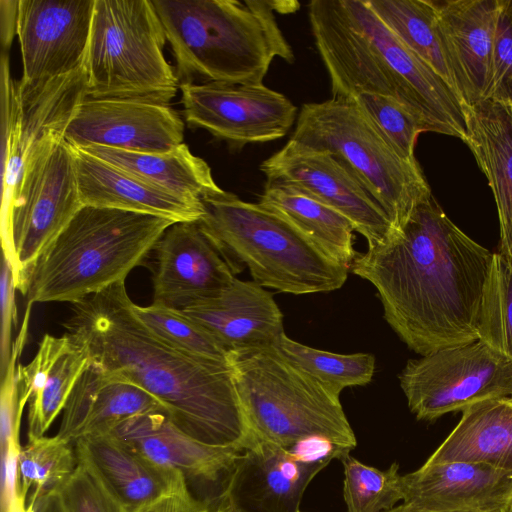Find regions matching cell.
<instances>
[{
	"label": "cell",
	"mask_w": 512,
	"mask_h": 512,
	"mask_svg": "<svg viewBox=\"0 0 512 512\" xmlns=\"http://www.w3.org/2000/svg\"><path fill=\"white\" fill-rule=\"evenodd\" d=\"M29 503L34 512H62L56 489L41 494H32Z\"/></svg>",
	"instance_id": "45"
},
{
	"label": "cell",
	"mask_w": 512,
	"mask_h": 512,
	"mask_svg": "<svg viewBox=\"0 0 512 512\" xmlns=\"http://www.w3.org/2000/svg\"><path fill=\"white\" fill-rule=\"evenodd\" d=\"M162 409L147 391L91 362L73 388L57 435L74 443L84 435L108 433L132 416Z\"/></svg>",
	"instance_id": "25"
},
{
	"label": "cell",
	"mask_w": 512,
	"mask_h": 512,
	"mask_svg": "<svg viewBox=\"0 0 512 512\" xmlns=\"http://www.w3.org/2000/svg\"><path fill=\"white\" fill-rule=\"evenodd\" d=\"M492 259L432 196L400 230L357 254L350 269L376 288L387 323L424 356L478 339Z\"/></svg>",
	"instance_id": "1"
},
{
	"label": "cell",
	"mask_w": 512,
	"mask_h": 512,
	"mask_svg": "<svg viewBox=\"0 0 512 512\" xmlns=\"http://www.w3.org/2000/svg\"><path fill=\"white\" fill-rule=\"evenodd\" d=\"M403 504L421 512H510L512 472L468 462L429 463L401 476Z\"/></svg>",
	"instance_id": "19"
},
{
	"label": "cell",
	"mask_w": 512,
	"mask_h": 512,
	"mask_svg": "<svg viewBox=\"0 0 512 512\" xmlns=\"http://www.w3.org/2000/svg\"><path fill=\"white\" fill-rule=\"evenodd\" d=\"M71 146V145H70ZM83 205L113 208L163 217L174 222L199 221L202 202L180 198L71 146Z\"/></svg>",
	"instance_id": "24"
},
{
	"label": "cell",
	"mask_w": 512,
	"mask_h": 512,
	"mask_svg": "<svg viewBox=\"0 0 512 512\" xmlns=\"http://www.w3.org/2000/svg\"><path fill=\"white\" fill-rule=\"evenodd\" d=\"M71 444L58 435L28 439L19 456L23 495L26 496L31 486L32 494L54 490L72 474L78 460Z\"/></svg>",
	"instance_id": "36"
},
{
	"label": "cell",
	"mask_w": 512,
	"mask_h": 512,
	"mask_svg": "<svg viewBox=\"0 0 512 512\" xmlns=\"http://www.w3.org/2000/svg\"><path fill=\"white\" fill-rule=\"evenodd\" d=\"M510 107H511V109H512V102H511V104H510Z\"/></svg>",
	"instance_id": "49"
},
{
	"label": "cell",
	"mask_w": 512,
	"mask_h": 512,
	"mask_svg": "<svg viewBox=\"0 0 512 512\" xmlns=\"http://www.w3.org/2000/svg\"><path fill=\"white\" fill-rule=\"evenodd\" d=\"M172 220L84 205L37 260L27 305L77 303L119 282L146 263Z\"/></svg>",
	"instance_id": "5"
},
{
	"label": "cell",
	"mask_w": 512,
	"mask_h": 512,
	"mask_svg": "<svg viewBox=\"0 0 512 512\" xmlns=\"http://www.w3.org/2000/svg\"><path fill=\"white\" fill-rule=\"evenodd\" d=\"M201 202L205 214L199 223L237 274L246 267L260 286L295 295L331 292L347 280L349 268L261 204L226 191Z\"/></svg>",
	"instance_id": "6"
},
{
	"label": "cell",
	"mask_w": 512,
	"mask_h": 512,
	"mask_svg": "<svg viewBox=\"0 0 512 512\" xmlns=\"http://www.w3.org/2000/svg\"><path fill=\"white\" fill-rule=\"evenodd\" d=\"M181 311L228 353L273 346L285 333L273 295L254 281L235 278L219 294Z\"/></svg>",
	"instance_id": "21"
},
{
	"label": "cell",
	"mask_w": 512,
	"mask_h": 512,
	"mask_svg": "<svg viewBox=\"0 0 512 512\" xmlns=\"http://www.w3.org/2000/svg\"><path fill=\"white\" fill-rule=\"evenodd\" d=\"M176 61L180 84H260L274 58L289 64L292 47L275 13L295 1L151 0Z\"/></svg>",
	"instance_id": "4"
},
{
	"label": "cell",
	"mask_w": 512,
	"mask_h": 512,
	"mask_svg": "<svg viewBox=\"0 0 512 512\" xmlns=\"http://www.w3.org/2000/svg\"><path fill=\"white\" fill-rule=\"evenodd\" d=\"M153 302L183 310L213 297L236 278V271L199 221L175 222L153 250Z\"/></svg>",
	"instance_id": "16"
},
{
	"label": "cell",
	"mask_w": 512,
	"mask_h": 512,
	"mask_svg": "<svg viewBox=\"0 0 512 512\" xmlns=\"http://www.w3.org/2000/svg\"><path fill=\"white\" fill-rule=\"evenodd\" d=\"M18 3L19 0H0L2 52L8 53L17 34Z\"/></svg>",
	"instance_id": "44"
},
{
	"label": "cell",
	"mask_w": 512,
	"mask_h": 512,
	"mask_svg": "<svg viewBox=\"0 0 512 512\" xmlns=\"http://www.w3.org/2000/svg\"><path fill=\"white\" fill-rule=\"evenodd\" d=\"M237 391L259 441L284 449L327 441L345 453L357 445L340 397L289 363L274 346L229 353Z\"/></svg>",
	"instance_id": "7"
},
{
	"label": "cell",
	"mask_w": 512,
	"mask_h": 512,
	"mask_svg": "<svg viewBox=\"0 0 512 512\" xmlns=\"http://www.w3.org/2000/svg\"><path fill=\"white\" fill-rule=\"evenodd\" d=\"M364 1L393 34L458 94L431 0Z\"/></svg>",
	"instance_id": "30"
},
{
	"label": "cell",
	"mask_w": 512,
	"mask_h": 512,
	"mask_svg": "<svg viewBox=\"0 0 512 512\" xmlns=\"http://www.w3.org/2000/svg\"><path fill=\"white\" fill-rule=\"evenodd\" d=\"M429 463L468 462L512 472V399H486L462 411V417Z\"/></svg>",
	"instance_id": "27"
},
{
	"label": "cell",
	"mask_w": 512,
	"mask_h": 512,
	"mask_svg": "<svg viewBox=\"0 0 512 512\" xmlns=\"http://www.w3.org/2000/svg\"><path fill=\"white\" fill-rule=\"evenodd\" d=\"M388 512H421V511L415 510V509H413L409 506H406L405 504L402 503L400 505L395 506L393 509H391Z\"/></svg>",
	"instance_id": "47"
},
{
	"label": "cell",
	"mask_w": 512,
	"mask_h": 512,
	"mask_svg": "<svg viewBox=\"0 0 512 512\" xmlns=\"http://www.w3.org/2000/svg\"><path fill=\"white\" fill-rule=\"evenodd\" d=\"M70 336L45 334L30 363L18 365V385L21 403L25 406L43 387L58 360L72 347Z\"/></svg>",
	"instance_id": "40"
},
{
	"label": "cell",
	"mask_w": 512,
	"mask_h": 512,
	"mask_svg": "<svg viewBox=\"0 0 512 512\" xmlns=\"http://www.w3.org/2000/svg\"><path fill=\"white\" fill-rule=\"evenodd\" d=\"M72 342V347L58 360L42 389L29 401L28 439L45 436L63 412L78 379L91 365L85 348Z\"/></svg>",
	"instance_id": "33"
},
{
	"label": "cell",
	"mask_w": 512,
	"mask_h": 512,
	"mask_svg": "<svg viewBox=\"0 0 512 512\" xmlns=\"http://www.w3.org/2000/svg\"><path fill=\"white\" fill-rule=\"evenodd\" d=\"M151 0H95L85 61L87 98L169 105L180 90Z\"/></svg>",
	"instance_id": "9"
},
{
	"label": "cell",
	"mask_w": 512,
	"mask_h": 512,
	"mask_svg": "<svg viewBox=\"0 0 512 512\" xmlns=\"http://www.w3.org/2000/svg\"><path fill=\"white\" fill-rule=\"evenodd\" d=\"M291 139L336 157L400 230L433 195L417 162L403 159L351 99L301 107Z\"/></svg>",
	"instance_id": "8"
},
{
	"label": "cell",
	"mask_w": 512,
	"mask_h": 512,
	"mask_svg": "<svg viewBox=\"0 0 512 512\" xmlns=\"http://www.w3.org/2000/svg\"><path fill=\"white\" fill-rule=\"evenodd\" d=\"M308 15L332 97L353 99L361 92L388 96L404 105L424 132L466 141L464 105L456 91L364 0H313Z\"/></svg>",
	"instance_id": "3"
},
{
	"label": "cell",
	"mask_w": 512,
	"mask_h": 512,
	"mask_svg": "<svg viewBox=\"0 0 512 512\" xmlns=\"http://www.w3.org/2000/svg\"><path fill=\"white\" fill-rule=\"evenodd\" d=\"M73 444L78 463L124 512H137L187 481L180 472L150 461L111 433L84 435Z\"/></svg>",
	"instance_id": "23"
},
{
	"label": "cell",
	"mask_w": 512,
	"mask_h": 512,
	"mask_svg": "<svg viewBox=\"0 0 512 512\" xmlns=\"http://www.w3.org/2000/svg\"><path fill=\"white\" fill-rule=\"evenodd\" d=\"M351 100L403 159L417 162L415 145L424 129L404 105L394 98L369 92H361Z\"/></svg>",
	"instance_id": "37"
},
{
	"label": "cell",
	"mask_w": 512,
	"mask_h": 512,
	"mask_svg": "<svg viewBox=\"0 0 512 512\" xmlns=\"http://www.w3.org/2000/svg\"><path fill=\"white\" fill-rule=\"evenodd\" d=\"M20 442L12 441L1 449V511L6 512L21 492L19 471Z\"/></svg>",
	"instance_id": "42"
},
{
	"label": "cell",
	"mask_w": 512,
	"mask_h": 512,
	"mask_svg": "<svg viewBox=\"0 0 512 512\" xmlns=\"http://www.w3.org/2000/svg\"><path fill=\"white\" fill-rule=\"evenodd\" d=\"M108 433L150 461L180 472L186 480L215 483L226 479L244 451L194 439L178 428L164 409L127 418Z\"/></svg>",
	"instance_id": "22"
},
{
	"label": "cell",
	"mask_w": 512,
	"mask_h": 512,
	"mask_svg": "<svg viewBox=\"0 0 512 512\" xmlns=\"http://www.w3.org/2000/svg\"><path fill=\"white\" fill-rule=\"evenodd\" d=\"M488 99L512 102V0H500L492 47V78Z\"/></svg>",
	"instance_id": "39"
},
{
	"label": "cell",
	"mask_w": 512,
	"mask_h": 512,
	"mask_svg": "<svg viewBox=\"0 0 512 512\" xmlns=\"http://www.w3.org/2000/svg\"><path fill=\"white\" fill-rule=\"evenodd\" d=\"M344 467L343 496L347 512H388L403 500L399 465L386 470L363 464L350 456L341 459Z\"/></svg>",
	"instance_id": "35"
},
{
	"label": "cell",
	"mask_w": 512,
	"mask_h": 512,
	"mask_svg": "<svg viewBox=\"0 0 512 512\" xmlns=\"http://www.w3.org/2000/svg\"><path fill=\"white\" fill-rule=\"evenodd\" d=\"M267 183L294 187L336 210L373 247L396 230L382 207L333 155L290 140L264 160Z\"/></svg>",
	"instance_id": "14"
},
{
	"label": "cell",
	"mask_w": 512,
	"mask_h": 512,
	"mask_svg": "<svg viewBox=\"0 0 512 512\" xmlns=\"http://www.w3.org/2000/svg\"><path fill=\"white\" fill-rule=\"evenodd\" d=\"M180 92L187 124L235 148L282 138L297 116L285 95L263 83H182Z\"/></svg>",
	"instance_id": "13"
},
{
	"label": "cell",
	"mask_w": 512,
	"mask_h": 512,
	"mask_svg": "<svg viewBox=\"0 0 512 512\" xmlns=\"http://www.w3.org/2000/svg\"><path fill=\"white\" fill-rule=\"evenodd\" d=\"M465 143L485 174L496 202L502 253L512 264V109L492 99L464 108Z\"/></svg>",
	"instance_id": "26"
},
{
	"label": "cell",
	"mask_w": 512,
	"mask_h": 512,
	"mask_svg": "<svg viewBox=\"0 0 512 512\" xmlns=\"http://www.w3.org/2000/svg\"><path fill=\"white\" fill-rule=\"evenodd\" d=\"M118 169L185 200L201 203L221 194L209 165L182 143L163 153H144L103 146L81 148Z\"/></svg>",
	"instance_id": "28"
},
{
	"label": "cell",
	"mask_w": 512,
	"mask_h": 512,
	"mask_svg": "<svg viewBox=\"0 0 512 512\" xmlns=\"http://www.w3.org/2000/svg\"><path fill=\"white\" fill-rule=\"evenodd\" d=\"M259 204L287 220L332 261L351 268L355 228L345 216L294 187L267 183Z\"/></svg>",
	"instance_id": "29"
},
{
	"label": "cell",
	"mask_w": 512,
	"mask_h": 512,
	"mask_svg": "<svg viewBox=\"0 0 512 512\" xmlns=\"http://www.w3.org/2000/svg\"><path fill=\"white\" fill-rule=\"evenodd\" d=\"M510 512H512V506H511Z\"/></svg>",
	"instance_id": "50"
},
{
	"label": "cell",
	"mask_w": 512,
	"mask_h": 512,
	"mask_svg": "<svg viewBox=\"0 0 512 512\" xmlns=\"http://www.w3.org/2000/svg\"><path fill=\"white\" fill-rule=\"evenodd\" d=\"M74 147L163 153L184 143V122L169 105L85 99L64 132Z\"/></svg>",
	"instance_id": "17"
},
{
	"label": "cell",
	"mask_w": 512,
	"mask_h": 512,
	"mask_svg": "<svg viewBox=\"0 0 512 512\" xmlns=\"http://www.w3.org/2000/svg\"><path fill=\"white\" fill-rule=\"evenodd\" d=\"M3 255L0 275V378L5 374L12 352V327L17 325L16 285L11 261Z\"/></svg>",
	"instance_id": "41"
},
{
	"label": "cell",
	"mask_w": 512,
	"mask_h": 512,
	"mask_svg": "<svg viewBox=\"0 0 512 512\" xmlns=\"http://www.w3.org/2000/svg\"><path fill=\"white\" fill-rule=\"evenodd\" d=\"M83 206L72 148L64 132H52L28 156L1 228L2 254L11 261L23 297L37 260Z\"/></svg>",
	"instance_id": "10"
},
{
	"label": "cell",
	"mask_w": 512,
	"mask_h": 512,
	"mask_svg": "<svg viewBox=\"0 0 512 512\" xmlns=\"http://www.w3.org/2000/svg\"><path fill=\"white\" fill-rule=\"evenodd\" d=\"M1 228L8 220L30 153L50 133L65 132L87 99V72H74L35 86L10 74L9 54L1 53Z\"/></svg>",
	"instance_id": "12"
},
{
	"label": "cell",
	"mask_w": 512,
	"mask_h": 512,
	"mask_svg": "<svg viewBox=\"0 0 512 512\" xmlns=\"http://www.w3.org/2000/svg\"><path fill=\"white\" fill-rule=\"evenodd\" d=\"M133 308L137 317L173 348L201 360L229 362V353L181 310L156 303L148 306L134 303Z\"/></svg>",
	"instance_id": "32"
},
{
	"label": "cell",
	"mask_w": 512,
	"mask_h": 512,
	"mask_svg": "<svg viewBox=\"0 0 512 512\" xmlns=\"http://www.w3.org/2000/svg\"><path fill=\"white\" fill-rule=\"evenodd\" d=\"M137 512H211V508L191 494L185 481Z\"/></svg>",
	"instance_id": "43"
},
{
	"label": "cell",
	"mask_w": 512,
	"mask_h": 512,
	"mask_svg": "<svg viewBox=\"0 0 512 512\" xmlns=\"http://www.w3.org/2000/svg\"><path fill=\"white\" fill-rule=\"evenodd\" d=\"M399 381L416 418L434 421L479 401L512 397V359L477 339L408 360Z\"/></svg>",
	"instance_id": "11"
},
{
	"label": "cell",
	"mask_w": 512,
	"mask_h": 512,
	"mask_svg": "<svg viewBox=\"0 0 512 512\" xmlns=\"http://www.w3.org/2000/svg\"><path fill=\"white\" fill-rule=\"evenodd\" d=\"M56 491L62 512H124L81 463Z\"/></svg>",
	"instance_id": "38"
},
{
	"label": "cell",
	"mask_w": 512,
	"mask_h": 512,
	"mask_svg": "<svg viewBox=\"0 0 512 512\" xmlns=\"http://www.w3.org/2000/svg\"><path fill=\"white\" fill-rule=\"evenodd\" d=\"M94 7L95 0H19L20 85H39L85 65Z\"/></svg>",
	"instance_id": "15"
},
{
	"label": "cell",
	"mask_w": 512,
	"mask_h": 512,
	"mask_svg": "<svg viewBox=\"0 0 512 512\" xmlns=\"http://www.w3.org/2000/svg\"><path fill=\"white\" fill-rule=\"evenodd\" d=\"M464 105L488 99L500 0H431Z\"/></svg>",
	"instance_id": "20"
},
{
	"label": "cell",
	"mask_w": 512,
	"mask_h": 512,
	"mask_svg": "<svg viewBox=\"0 0 512 512\" xmlns=\"http://www.w3.org/2000/svg\"><path fill=\"white\" fill-rule=\"evenodd\" d=\"M511 399H512V397H511Z\"/></svg>",
	"instance_id": "51"
},
{
	"label": "cell",
	"mask_w": 512,
	"mask_h": 512,
	"mask_svg": "<svg viewBox=\"0 0 512 512\" xmlns=\"http://www.w3.org/2000/svg\"><path fill=\"white\" fill-rule=\"evenodd\" d=\"M72 305L64 323L70 338L106 373L154 396L182 431L218 447L258 443L230 361L201 360L164 342L137 317L125 281Z\"/></svg>",
	"instance_id": "2"
},
{
	"label": "cell",
	"mask_w": 512,
	"mask_h": 512,
	"mask_svg": "<svg viewBox=\"0 0 512 512\" xmlns=\"http://www.w3.org/2000/svg\"><path fill=\"white\" fill-rule=\"evenodd\" d=\"M329 462L258 441L237 458L219 504L235 512H300L308 484Z\"/></svg>",
	"instance_id": "18"
},
{
	"label": "cell",
	"mask_w": 512,
	"mask_h": 512,
	"mask_svg": "<svg viewBox=\"0 0 512 512\" xmlns=\"http://www.w3.org/2000/svg\"><path fill=\"white\" fill-rule=\"evenodd\" d=\"M478 339L512 359V264L493 253L479 320Z\"/></svg>",
	"instance_id": "34"
},
{
	"label": "cell",
	"mask_w": 512,
	"mask_h": 512,
	"mask_svg": "<svg viewBox=\"0 0 512 512\" xmlns=\"http://www.w3.org/2000/svg\"><path fill=\"white\" fill-rule=\"evenodd\" d=\"M273 346L294 367L337 397L346 387L368 384L374 374L375 357L369 353L323 351L296 342L285 333Z\"/></svg>",
	"instance_id": "31"
},
{
	"label": "cell",
	"mask_w": 512,
	"mask_h": 512,
	"mask_svg": "<svg viewBox=\"0 0 512 512\" xmlns=\"http://www.w3.org/2000/svg\"><path fill=\"white\" fill-rule=\"evenodd\" d=\"M211 512H235L223 505L218 504L215 508H211Z\"/></svg>",
	"instance_id": "48"
},
{
	"label": "cell",
	"mask_w": 512,
	"mask_h": 512,
	"mask_svg": "<svg viewBox=\"0 0 512 512\" xmlns=\"http://www.w3.org/2000/svg\"><path fill=\"white\" fill-rule=\"evenodd\" d=\"M26 496L22 493L16 497L6 512H34L30 503L26 504Z\"/></svg>",
	"instance_id": "46"
}]
</instances>
